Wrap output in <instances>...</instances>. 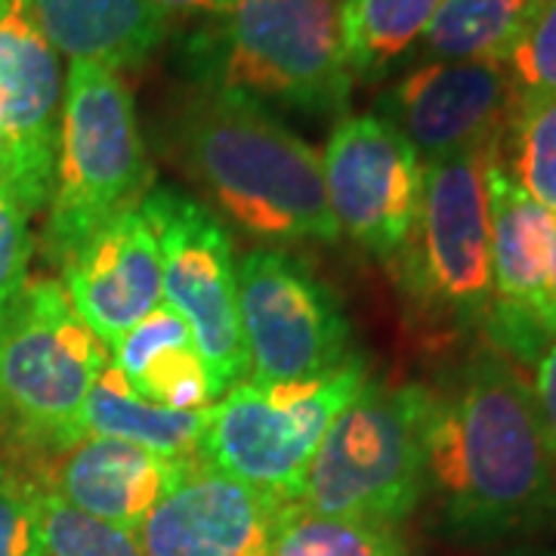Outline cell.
I'll return each mask as SVG.
<instances>
[{
  "mask_svg": "<svg viewBox=\"0 0 556 556\" xmlns=\"http://www.w3.org/2000/svg\"><path fill=\"white\" fill-rule=\"evenodd\" d=\"M424 501L467 544L529 538L556 522V464L532 383L492 343L424 383Z\"/></svg>",
  "mask_w": 556,
  "mask_h": 556,
  "instance_id": "1",
  "label": "cell"
},
{
  "mask_svg": "<svg viewBox=\"0 0 556 556\" xmlns=\"http://www.w3.org/2000/svg\"><path fill=\"white\" fill-rule=\"evenodd\" d=\"M164 152L223 223L266 244L338 241L321 155L260 102L186 80L164 100Z\"/></svg>",
  "mask_w": 556,
  "mask_h": 556,
  "instance_id": "2",
  "label": "cell"
},
{
  "mask_svg": "<svg viewBox=\"0 0 556 556\" xmlns=\"http://www.w3.org/2000/svg\"><path fill=\"white\" fill-rule=\"evenodd\" d=\"M182 43L186 80L300 115H343L353 78L340 0H226Z\"/></svg>",
  "mask_w": 556,
  "mask_h": 556,
  "instance_id": "3",
  "label": "cell"
},
{
  "mask_svg": "<svg viewBox=\"0 0 556 556\" xmlns=\"http://www.w3.org/2000/svg\"><path fill=\"white\" fill-rule=\"evenodd\" d=\"M155 186L137 102L115 68L68 62L60 139L40 254L62 266L109 219L139 207Z\"/></svg>",
  "mask_w": 556,
  "mask_h": 556,
  "instance_id": "4",
  "label": "cell"
},
{
  "mask_svg": "<svg viewBox=\"0 0 556 556\" xmlns=\"http://www.w3.org/2000/svg\"><path fill=\"white\" fill-rule=\"evenodd\" d=\"M109 362L62 281H28L0 321V433L13 445L3 457L38 467L84 439V402Z\"/></svg>",
  "mask_w": 556,
  "mask_h": 556,
  "instance_id": "5",
  "label": "cell"
},
{
  "mask_svg": "<svg viewBox=\"0 0 556 556\" xmlns=\"http://www.w3.org/2000/svg\"><path fill=\"white\" fill-rule=\"evenodd\" d=\"M492 152L427 161L408 239L390 263L417 325L439 340L485 334L492 309V223L485 164Z\"/></svg>",
  "mask_w": 556,
  "mask_h": 556,
  "instance_id": "6",
  "label": "cell"
},
{
  "mask_svg": "<svg viewBox=\"0 0 556 556\" xmlns=\"http://www.w3.org/2000/svg\"><path fill=\"white\" fill-rule=\"evenodd\" d=\"M424 504V383L365 380L300 479L303 514L399 526Z\"/></svg>",
  "mask_w": 556,
  "mask_h": 556,
  "instance_id": "7",
  "label": "cell"
},
{
  "mask_svg": "<svg viewBox=\"0 0 556 556\" xmlns=\"http://www.w3.org/2000/svg\"><path fill=\"white\" fill-rule=\"evenodd\" d=\"M365 380L368 365L358 353L316 380H241L207 408L199 457L263 495L294 504L325 430Z\"/></svg>",
  "mask_w": 556,
  "mask_h": 556,
  "instance_id": "8",
  "label": "cell"
},
{
  "mask_svg": "<svg viewBox=\"0 0 556 556\" xmlns=\"http://www.w3.org/2000/svg\"><path fill=\"white\" fill-rule=\"evenodd\" d=\"M239 325L254 383L316 380L338 371L353 353V328L331 288L276 244L236 263Z\"/></svg>",
  "mask_w": 556,
  "mask_h": 556,
  "instance_id": "9",
  "label": "cell"
},
{
  "mask_svg": "<svg viewBox=\"0 0 556 556\" xmlns=\"http://www.w3.org/2000/svg\"><path fill=\"white\" fill-rule=\"evenodd\" d=\"M139 211L159 239L164 303L189 325L214 396H226L248 375L232 236L204 201L174 186H152Z\"/></svg>",
  "mask_w": 556,
  "mask_h": 556,
  "instance_id": "10",
  "label": "cell"
},
{
  "mask_svg": "<svg viewBox=\"0 0 556 556\" xmlns=\"http://www.w3.org/2000/svg\"><path fill=\"white\" fill-rule=\"evenodd\" d=\"M321 177L340 236L393 263L415 226L424 186V161L408 139L375 112L343 115L325 146Z\"/></svg>",
  "mask_w": 556,
  "mask_h": 556,
  "instance_id": "11",
  "label": "cell"
},
{
  "mask_svg": "<svg viewBox=\"0 0 556 556\" xmlns=\"http://www.w3.org/2000/svg\"><path fill=\"white\" fill-rule=\"evenodd\" d=\"M485 192L492 223V309L482 338L519 368H532L554 343L547 294L556 217L529 199L492 155L485 164Z\"/></svg>",
  "mask_w": 556,
  "mask_h": 556,
  "instance_id": "12",
  "label": "cell"
},
{
  "mask_svg": "<svg viewBox=\"0 0 556 556\" xmlns=\"http://www.w3.org/2000/svg\"><path fill=\"white\" fill-rule=\"evenodd\" d=\"M517 100L504 62H420L380 90L375 115L390 121L427 164L495 152Z\"/></svg>",
  "mask_w": 556,
  "mask_h": 556,
  "instance_id": "13",
  "label": "cell"
},
{
  "mask_svg": "<svg viewBox=\"0 0 556 556\" xmlns=\"http://www.w3.org/2000/svg\"><path fill=\"white\" fill-rule=\"evenodd\" d=\"M62 65L31 0H0V112L13 155V201L28 217L47 211L56 167Z\"/></svg>",
  "mask_w": 556,
  "mask_h": 556,
  "instance_id": "14",
  "label": "cell"
},
{
  "mask_svg": "<svg viewBox=\"0 0 556 556\" xmlns=\"http://www.w3.org/2000/svg\"><path fill=\"white\" fill-rule=\"evenodd\" d=\"M288 507L192 457L137 538L146 556H269Z\"/></svg>",
  "mask_w": 556,
  "mask_h": 556,
  "instance_id": "15",
  "label": "cell"
},
{
  "mask_svg": "<svg viewBox=\"0 0 556 556\" xmlns=\"http://www.w3.org/2000/svg\"><path fill=\"white\" fill-rule=\"evenodd\" d=\"M60 273L72 306L105 350L164 303L159 239L139 207L97 229Z\"/></svg>",
  "mask_w": 556,
  "mask_h": 556,
  "instance_id": "16",
  "label": "cell"
},
{
  "mask_svg": "<svg viewBox=\"0 0 556 556\" xmlns=\"http://www.w3.org/2000/svg\"><path fill=\"white\" fill-rule=\"evenodd\" d=\"M189 460H170L121 439L84 437L28 470L47 492L60 495L80 514L139 532L161 497L182 479Z\"/></svg>",
  "mask_w": 556,
  "mask_h": 556,
  "instance_id": "17",
  "label": "cell"
},
{
  "mask_svg": "<svg viewBox=\"0 0 556 556\" xmlns=\"http://www.w3.org/2000/svg\"><path fill=\"white\" fill-rule=\"evenodd\" d=\"M31 10L56 53L115 72L149 60L174 22L155 0H31Z\"/></svg>",
  "mask_w": 556,
  "mask_h": 556,
  "instance_id": "18",
  "label": "cell"
},
{
  "mask_svg": "<svg viewBox=\"0 0 556 556\" xmlns=\"http://www.w3.org/2000/svg\"><path fill=\"white\" fill-rule=\"evenodd\" d=\"M109 358L139 396L161 408L204 412L217 402L189 325L167 303L124 331L112 343Z\"/></svg>",
  "mask_w": 556,
  "mask_h": 556,
  "instance_id": "19",
  "label": "cell"
},
{
  "mask_svg": "<svg viewBox=\"0 0 556 556\" xmlns=\"http://www.w3.org/2000/svg\"><path fill=\"white\" fill-rule=\"evenodd\" d=\"M204 412H170L142 399L109 362L100 371L90 396L84 402L80 430L84 437L121 439L155 452L170 460H189L199 455V439L204 430Z\"/></svg>",
  "mask_w": 556,
  "mask_h": 556,
  "instance_id": "20",
  "label": "cell"
},
{
  "mask_svg": "<svg viewBox=\"0 0 556 556\" xmlns=\"http://www.w3.org/2000/svg\"><path fill=\"white\" fill-rule=\"evenodd\" d=\"M442 0H340L350 78L378 80L417 47Z\"/></svg>",
  "mask_w": 556,
  "mask_h": 556,
  "instance_id": "21",
  "label": "cell"
},
{
  "mask_svg": "<svg viewBox=\"0 0 556 556\" xmlns=\"http://www.w3.org/2000/svg\"><path fill=\"white\" fill-rule=\"evenodd\" d=\"M532 0H442L417 40L420 62L504 60Z\"/></svg>",
  "mask_w": 556,
  "mask_h": 556,
  "instance_id": "22",
  "label": "cell"
},
{
  "mask_svg": "<svg viewBox=\"0 0 556 556\" xmlns=\"http://www.w3.org/2000/svg\"><path fill=\"white\" fill-rule=\"evenodd\" d=\"M492 159L556 217V97H519Z\"/></svg>",
  "mask_w": 556,
  "mask_h": 556,
  "instance_id": "23",
  "label": "cell"
},
{
  "mask_svg": "<svg viewBox=\"0 0 556 556\" xmlns=\"http://www.w3.org/2000/svg\"><path fill=\"white\" fill-rule=\"evenodd\" d=\"M269 556H412L399 526L338 519L288 507Z\"/></svg>",
  "mask_w": 556,
  "mask_h": 556,
  "instance_id": "24",
  "label": "cell"
},
{
  "mask_svg": "<svg viewBox=\"0 0 556 556\" xmlns=\"http://www.w3.org/2000/svg\"><path fill=\"white\" fill-rule=\"evenodd\" d=\"M43 547L47 556H146L137 532L80 514L43 489Z\"/></svg>",
  "mask_w": 556,
  "mask_h": 556,
  "instance_id": "25",
  "label": "cell"
},
{
  "mask_svg": "<svg viewBox=\"0 0 556 556\" xmlns=\"http://www.w3.org/2000/svg\"><path fill=\"white\" fill-rule=\"evenodd\" d=\"M504 68L519 97H556V0H532Z\"/></svg>",
  "mask_w": 556,
  "mask_h": 556,
  "instance_id": "26",
  "label": "cell"
},
{
  "mask_svg": "<svg viewBox=\"0 0 556 556\" xmlns=\"http://www.w3.org/2000/svg\"><path fill=\"white\" fill-rule=\"evenodd\" d=\"M0 556H47L43 485L13 457H0Z\"/></svg>",
  "mask_w": 556,
  "mask_h": 556,
  "instance_id": "27",
  "label": "cell"
},
{
  "mask_svg": "<svg viewBox=\"0 0 556 556\" xmlns=\"http://www.w3.org/2000/svg\"><path fill=\"white\" fill-rule=\"evenodd\" d=\"M28 214L7 192H0V321L13 309V303L25 291L28 263L35 254V236L28 226Z\"/></svg>",
  "mask_w": 556,
  "mask_h": 556,
  "instance_id": "28",
  "label": "cell"
},
{
  "mask_svg": "<svg viewBox=\"0 0 556 556\" xmlns=\"http://www.w3.org/2000/svg\"><path fill=\"white\" fill-rule=\"evenodd\" d=\"M532 396H535L538 420H541V430L547 439V448L556 464V340L538 356L532 365Z\"/></svg>",
  "mask_w": 556,
  "mask_h": 556,
  "instance_id": "29",
  "label": "cell"
},
{
  "mask_svg": "<svg viewBox=\"0 0 556 556\" xmlns=\"http://www.w3.org/2000/svg\"><path fill=\"white\" fill-rule=\"evenodd\" d=\"M161 10L177 20V16H207L217 10V0H155Z\"/></svg>",
  "mask_w": 556,
  "mask_h": 556,
  "instance_id": "30",
  "label": "cell"
},
{
  "mask_svg": "<svg viewBox=\"0 0 556 556\" xmlns=\"http://www.w3.org/2000/svg\"><path fill=\"white\" fill-rule=\"evenodd\" d=\"M0 192H7L13 199V155H10V137H7L3 112H0Z\"/></svg>",
  "mask_w": 556,
  "mask_h": 556,
  "instance_id": "31",
  "label": "cell"
},
{
  "mask_svg": "<svg viewBox=\"0 0 556 556\" xmlns=\"http://www.w3.org/2000/svg\"><path fill=\"white\" fill-rule=\"evenodd\" d=\"M547 309H551V331L556 340V239H554V263H551V294H547Z\"/></svg>",
  "mask_w": 556,
  "mask_h": 556,
  "instance_id": "32",
  "label": "cell"
},
{
  "mask_svg": "<svg viewBox=\"0 0 556 556\" xmlns=\"http://www.w3.org/2000/svg\"><path fill=\"white\" fill-rule=\"evenodd\" d=\"M504 556H556V551H551V547H517Z\"/></svg>",
  "mask_w": 556,
  "mask_h": 556,
  "instance_id": "33",
  "label": "cell"
},
{
  "mask_svg": "<svg viewBox=\"0 0 556 556\" xmlns=\"http://www.w3.org/2000/svg\"><path fill=\"white\" fill-rule=\"evenodd\" d=\"M223 3H226V0H217V10H219V7H223Z\"/></svg>",
  "mask_w": 556,
  "mask_h": 556,
  "instance_id": "34",
  "label": "cell"
}]
</instances>
